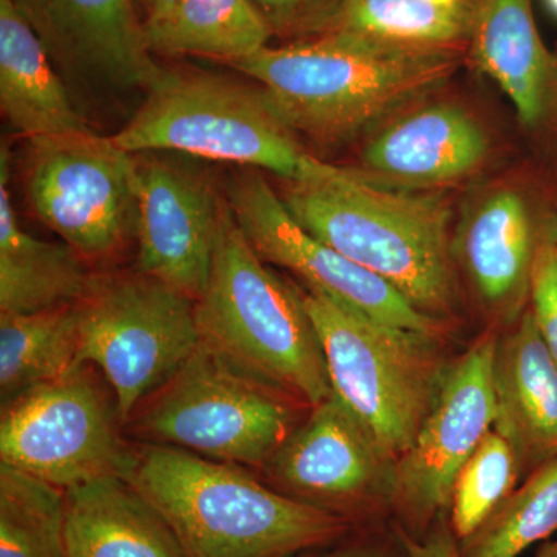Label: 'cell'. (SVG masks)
Masks as SVG:
<instances>
[{"instance_id": "obj_1", "label": "cell", "mask_w": 557, "mask_h": 557, "mask_svg": "<svg viewBox=\"0 0 557 557\" xmlns=\"http://www.w3.org/2000/svg\"><path fill=\"white\" fill-rule=\"evenodd\" d=\"M231 67L259 84L295 134L343 143L442 89L460 67V53L332 30L265 47Z\"/></svg>"}, {"instance_id": "obj_2", "label": "cell", "mask_w": 557, "mask_h": 557, "mask_svg": "<svg viewBox=\"0 0 557 557\" xmlns=\"http://www.w3.org/2000/svg\"><path fill=\"white\" fill-rule=\"evenodd\" d=\"M123 479L170 523L186 557H296L350 530L344 516L277 493L247 468L171 446L134 450Z\"/></svg>"}, {"instance_id": "obj_3", "label": "cell", "mask_w": 557, "mask_h": 557, "mask_svg": "<svg viewBox=\"0 0 557 557\" xmlns=\"http://www.w3.org/2000/svg\"><path fill=\"white\" fill-rule=\"evenodd\" d=\"M278 196L304 230L384 278L421 313L453 309L450 208L442 194L391 189L362 174L288 182Z\"/></svg>"}, {"instance_id": "obj_4", "label": "cell", "mask_w": 557, "mask_h": 557, "mask_svg": "<svg viewBox=\"0 0 557 557\" xmlns=\"http://www.w3.org/2000/svg\"><path fill=\"white\" fill-rule=\"evenodd\" d=\"M196 319L201 343L310 409L333 394L300 289L282 281L255 251L228 199Z\"/></svg>"}, {"instance_id": "obj_5", "label": "cell", "mask_w": 557, "mask_h": 557, "mask_svg": "<svg viewBox=\"0 0 557 557\" xmlns=\"http://www.w3.org/2000/svg\"><path fill=\"white\" fill-rule=\"evenodd\" d=\"M113 138L131 153H186L271 172L292 183L362 175L311 156L262 90L208 72L164 67Z\"/></svg>"}, {"instance_id": "obj_6", "label": "cell", "mask_w": 557, "mask_h": 557, "mask_svg": "<svg viewBox=\"0 0 557 557\" xmlns=\"http://www.w3.org/2000/svg\"><path fill=\"white\" fill-rule=\"evenodd\" d=\"M295 401L299 399L200 343L175 375L138 406L126 426L148 445L265 468L299 426Z\"/></svg>"}, {"instance_id": "obj_7", "label": "cell", "mask_w": 557, "mask_h": 557, "mask_svg": "<svg viewBox=\"0 0 557 557\" xmlns=\"http://www.w3.org/2000/svg\"><path fill=\"white\" fill-rule=\"evenodd\" d=\"M317 329L330 384L394 467L416 440L442 376L431 338L392 327L336 302L317 289H300Z\"/></svg>"}, {"instance_id": "obj_8", "label": "cell", "mask_w": 557, "mask_h": 557, "mask_svg": "<svg viewBox=\"0 0 557 557\" xmlns=\"http://www.w3.org/2000/svg\"><path fill=\"white\" fill-rule=\"evenodd\" d=\"M196 302L148 274L95 277L79 302L78 366H95L123 426L200 346Z\"/></svg>"}, {"instance_id": "obj_9", "label": "cell", "mask_w": 557, "mask_h": 557, "mask_svg": "<svg viewBox=\"0 0 557 557\" xmlns=\"http://www.w3.org/2000/svg\"><path fill=\"white\" fill-rule=\"evenodd\" d=\"M115 397L90 366L25 392L2 406L0 463L69 490L123 478L134 460Z\"/></svg>"}, {"instance_id": "obj_10", "label": "cell", "mask_w": 557, "mask_h": 557, "mask_svg": "<svg viewBox=\"0 0 557 557\" xmlns=\"http://www.w3.org/2000/svg\"><path fill=\"white\" fill-rule=\"evenodd\" d=\"M24 188L36 218L84 260L108 259L135 237V156L113 135L28 139Z\"/></svg>"}, {"instance_id": "obj_11", "label": "cell", "mask_w": 557, "mask_h": 557, "mask_svg": "<svg viewBox=\"0 0 557 557\" xmlns=\"http://www.w3.org/2000/svg\"><path fill=\"white\" fill-rule=\"evenodd\" d=\"M497 343L478 341L442 376L416 440L392 467L391 505L412 536L445 518L458 472L496 426Z\"/></svg>"}, {"instance_id": "obj_12", "label": "cell", "mask_w": 557, "mask_h": 557, "mask_svg": "<svg viewBox=\"0 0 557 557\" xmlns=\"http://www.w3.org/2000/svg\"><path fill=\"white\" fill-rule=\"evenodd\" d=\"M225 194L240 230L267 263L292 271L307 288L383 324L431 339L437 336V319L421 313L384 278L304 230L260 171L234 175Z\"/></svg>"}, {"instance_id": "obj_13", "label": "cell", "mask_w": 557, "mask_h": 557, "mask_svg": "<svg viewBox=\"0 0 557 557\" xmlns=\"http://www.w3.org/2000/svg\"><path fill=\"white\" fill-rule=\"evenodd\" d=\"M13 2L42 40L81 112L94 101L146 95L163 72L150 53L134 0Z\"/></svg>"}, {"instance_id": "obj_14", "label": "cell", "mask_w": 557, "mask_h": 557, "mask_svg": "<svg viewBox=\"0 0 557 557\" xmlns=\"http://www.w3.org/2000/svg\"><path fill=\"white\" fill-rule=\"evenodd\" d=\"M134 156L138 271L196 302L211 274L226 196L177 161Z\"/></svg>"}, {"instance_id": "obj_15", "label": "cell", "mask_w": 557, "mask_h": 557, "mask_svg": "<svg viewBox=\"0 0 557 557\" xmlns=\"http://www.w3.org/2000/svg\"><path fill=\"white\" fill-rule=\"evenodd\" d=\"M388 461L335 394L311 408L269 468L295 498L350 520L392 498Z\"/></svg>"}, {"instance_id": "obj_16", "label": "cell", "mask_w": 557, "mask_h": 557, "mask_svg": "<svg viewBox=\"0 0 557 557\" xmlns=\"http://www.w3.org/2000/svg\"><path fill=\"white\" fill-rule=\"evenodd\" d=\"M487 153L490 138L472 113L453 102H435L383 127L361 159L372 178L432 186L467 177Z\"/></svg>"}, {"instance_id": "obj_17", "label": "cell", "mask_w": 557, "mask_h": 557, "mask_svg": "<svg viewBox=\"0 0 557 557\" xmlns=\"http://www.w3.org/2000/svg\"><path fill=\"white\" fill-rule=\"evenodd\" d=\"M537 247L530 209L515 189L487 194L458 231L457 256L480 299L509 318L530 296Z\"/></svg>"}, {"instance_id": "obj_18", "label": "cell", "mask_w": 557, "mask_h": 557, "mask_svg": "<svg viewBox=\"0 0 557 557\" xmlns=\"http://www.w3.org/2000/svg\"><path fill=\"white\" fill-rule=\"evenodd\" d=\"M471 54L507 95L519 120L536 126L547 115L557 64L541 38L531 0H478L472 5Z\"/></svg>"}, {"instance_id": "obj_19", "label": "cell", "mask_w": 557, "mask_h": 557, "mask_svg": "<svg viewBox=\"0 0 557 557\" xmlns=\"http://www.w3.org/2000/svg\"><path fill=\"white\" fill-rule=\"evenodd\" d=\"M65 557H186L177 536L126 479L64 491Z\"/></svg>"}, {"instance_id": "obj_20", "label": "cell", "mask_w": 557, "mask_h": 557, "mask_svg": "<svg viewBox=\"0 0 557 557\" xmlns=\"http://www.w3.org/2000/svg\"><path fill=\"white\" fill-rule=\"evenodd\" d=\"M0 110L27 141L95 131L13 0H0Z\"/></svg>"}, {"instance_id": "obj_21", "label": "cell", "mask_w": 557, "mask_h": 557, "mask_svg": "<svg viewBox=\"0 0 557 557\" xmlns=\"http://www.w3.org/2000/svg\"><path fill=\"white\" fill-rule=\"evenodd\" d=\"M497 431L511 440L523 463L537 467L557 454V362L528 309L497 343L494 369Z\"/></svg>"}, {"instance_id": "obj_22", "label": "cell", "mask_w": 557, "mask_h": 557, "mask_svg": "<svg viewBox=\"0 0 557 557\" xmlns=\"http://www.w3.org/2000/svg\"><path fill=\"white\" fill-rule=\"evenodd\" d=\"M11 148H0V313H39L86 299L95 277L67 244L22 228L11 200Z\"/></svg>"}, {"instance_id": "obj_23", "label": "cell", "mask_w": 557, "mask_h": 557, "mask_svg": "<svg viewBox=\"0 0 557 557\" xmlns=\"http://www.w3.org/2000/svg\"><path fill=\"white\" fill-rule=\"evenodd\" d=\"M150 53L236 64L269 47L273 30L252 0H180L145 27Z\"/></svg>"}, {"instance_id": "obj_24", "label": "cell", "mask_w": 557, "mask_h": 557, "mask_svg": "<svg viewBox=\"0 0 557 557\" xmlns=\"http://www.w3.org/2000/svg\"><path fill=\"white\" fill-rule=\"evenodd\" d=\"M78 350L79 304L39 313H0L2 406L79 369Z\"/></svg>"}, {"instance_id": "obj_25", "label": "cell", "mask_w": 557, "mask_h": 557, "mask_svg": "<svg viewBox=\"0 0 557 557\" xmlns=\"http://www.w3.org/2000/svg\"><path fill=\"white\" fill-rule=\"evenodd\" d=\"M472 5L432 0H339L329 32L417 47H457L471 33Z\"/></svg>"}, {"instance_id": "obj_26", "label": "cell", "mask_w": 557, "mask_h": 557, "mask_svg": "<svg viewBox=\"0 0 557 557\" xmlns=\"http://www.w3.org/2000/svg\"><path fill=\"white\" fill-rule=\"evenodd\" d=\"M557 533V454L539 463L482 527L460 542L463 557H519Z\"/></svg>"}, {"instance_id": "obj_27", "label": "cell", "mask_w": 557, "mask_h": 557, "mask_svg": "<svg viewBox=\"0 0 557 557\" xmlns=\"http://www.w3.org/2000/svg\"><path fill=\"white\" fill-rule=\"evenodd\" d=\"M0 557H65L64 490L0 463Z\"/></svg>"}, {"instance_id": "obj_28", "label": "cell", "mask_w": 557, "mask_h": 557, "mask_svg": "<svg viewBox=\"0 0 557 557\" xmlns=\"http://www.w3.org/2000/svg\"><path fill=\"white\" fill-rule=\"evenodd\" d=\"M522 463L511 440L496 428L491 429L458 472L454 485L449 525L458 541L474 534L516 490Z\"/></svg>"}, {"instance_id": "obj_29", "label": "cell", "mask_w": 557, "mask_h": 557, "mask_svg": "<svg viewBox=\"0 0 557 557\" xmlns=\"http://www.w3.org/2000/svg\"><path fill=\"white\" fill-rule=\"evenodd\" d=\"M273 35L318 36L329 32L339 0H252Z\"/></svg>"}, {"instance_id": "obj_30", "label": "cell", "mask_w": 557, "mask_h": 557, "mask_svg": "<svg viewBox=\"0 0 557 557\" xmlns=\"http://www.w3.org/2000/svg\"><path fill=\"white\" fill-rule=\"evenodd\" d=\"M531 313L557 362V256L552 240L539 244L530 282Z\"/></svg>"}, {"instance_id": "obj_31", "label": "cell", "mask_w": 557, "mask_h": 557, "mask_svg": "<svg viewBox=\"0 0 557 557\" xmlns=\"http://www.w3.org/2000/svg\"><path fill=\"white\" fill-rule=\"evenodd\" d=\"M395 530L410 557H463L460 552V542L454 534L446 516L429 528L423 536H412L398 525H395Z\"/></svg>"}, {"instance_id": "obj_32", "label": "cell", "mask_w": 557, "mask_h": 557, "mask_svg": "<svg viewBox=\"0 0 557 557\" xmlns=\"http://www.w3.org/2000/svg\"><path fill=\"white\" fill-rule=\"evenodd\" d=\"M180 0H134L135 10L143 27L150 24V22L160 20L161 16L174 9Z\"/></svg>"}, {"instance_id": "obj_33", "label": "cell", "mask_w": 557, "mask_h": 557, "mask_svg": "<svg viewBox=\"0 0 557 557\" xmlns=\"http://www.w3.org/2000/svg\"><path fill=\"white\" fill-rule=\"evenodd\" d=\"M332 557H410L403 545V552L399 556L392 555L391 549L383 547V545L361 544L357 547L344 549L338 555Z\"/></svg>"}, {"instance_id": "obj_34", "label": "cell", "mask_w": 557, "mask_h": 557, "mask_svg": "<svg viewBox=\"0 0 557 557\" xmlns=\"http://www.w3.org/2000/svg\"><path fill=\"white\" fill-rule=\"evenodd\" d=\"M534 557H557V541L548 542L544 547L539 549Z\"/></svg>"}, {"instance_id": "obj_35", "label": "cell", "mask_w": 557, "mask_h": 557, "mask_svg": "<svg viewBox=\"0 0 557 557\" xmlns=\"http://www.w3.org/2000/svg\"><path fill=\"white\" fill-rule=\"evenodd\" d=\"M432 2L438 3L442 7H458L467 3L465 0H432Z\"/></svg>"}, {"instance_id": "obj_36", "label": "cell", "mask_w": 557, "mask_h": 557, "mask_svg": "<svg viewBox=\"0 0 557 557\" xmlns=\"http://www.w3.org/2000/svg\"><path fill=\"white\" fill-rule=\"evenodd\" d=\"M545 7L553 16L557 17V0H544Z\"/></svg>"}, {"instance_id": "obj_37", "label": "cell", "mask_w": 557, "mask_h": 557, "mask_svg": "<svg viewBox=\"0 0 557 557\" xmlns=\"http://www.w3.org/2000/svg\"><path fill=\"white\" fill-rule=\"evenodd\" d=\"M549 240H552L553 248H555V252L557 256V226H556L555 231H553V234H552V237H549Z\"/></svg>"}]
</instances>
